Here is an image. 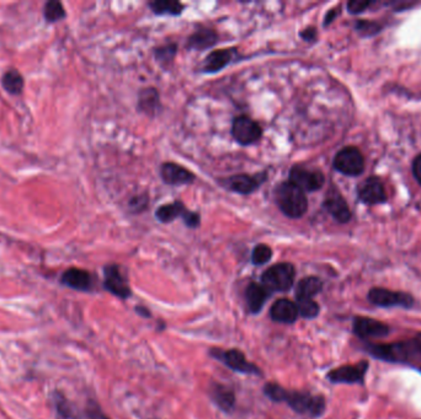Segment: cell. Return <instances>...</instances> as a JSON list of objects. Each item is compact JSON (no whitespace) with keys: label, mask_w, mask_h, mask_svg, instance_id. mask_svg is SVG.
<instances>
[{"label":"cell","mask_w":421,"mask_h":419,"mask_svg":"<svg viewBox=\"0 0 421 419\" xmlns=\"http://www.w3.org/2000/svg\"><path fill=\"white\" fill-rule=\"evenodd\" d=\"M264 393L271 401L284 402L301 415L319 417L325 410L324 397L314 396L309 392L289 391L277 383H266Z\"/></svg>","instance_id":"obj_1"},{"label":"cell","mask_w":421,"mask_h":419,"mask_svg":"<svg viewBox=\"0 0 421 419\" xmlns=\"http://www.w3.org/2000/svg\"><path fill=\"white\" fill-rule=\"evenodd\" d=\"M276 203L284 215L289 218H301L308 210L306 193L291 181L276 187Z\"/></svg>","instance_id":"obj_2"},{"label":"cell","mask_w":421,"mask_h":419,"mask_svg":"<svg viewBox=\"0 0 421 419\" xmlns=\"http://www.w3.org/2000/svg\"><path fill=\"white\" fill-rule=\"evenodd\" d=\"M367 351L375 358L388 360L394 363H405L419 356L412 341L388 343V344H370L366 347Z\"/></svg>","instance_id":"obj_3"},{"label":"cell","mask_w":421,"mask_h":419,"mask_svg":"<svg viewBox=\"0 0 421 419\" xmlns=\"http://www.w3.org/2000/svg\"><path fill=\"white\" fill-rule=\"evenodd\" d=\"M296 271L291 263L274 264L266 269L261 282L269 292H287L292 288Z\"/></svg>","instance_id":"obj_4"},{"label":"cell","mask_w":421,"mask_h":419,"mask_svg":"<svg viewBox=\"0 0 421 419\" xmlns=\"http://www.w3.org/2000/svg\"><path fill=\"white\" fill-rule=\"evenodd\" d=\"M334 168L346 176H358L365 170V159L358 149L346 146L335 156Z\"/></svg>","instance_id":"obj_5"},{"label":"cell","mask_w":421,"mask_h":419,"mask_svg":"<svg viewBox=\"0 0 421 419\" xmlns=\"http://www.w3.org/2000/svg\"><path fill=\"white\" fill-rule=\"evenodd\" d=\"M210 354L215 357V359L222 361L229 369L237 371L240 374H252V375H260L261 370L259 366L247 361L244 356L243 352L238 349H229V351H222V349H213Z\"/></svg>","instance_id":"obj_6"},{"label":"cell","mask_w":421,"mask_h":419,"mask_svg":"<svg viewBox=\"0 0 421 419\" xmlns=\"http://www.w3.org/2000/svg\"><path fill=\"white\" fill-rule=\"evenodd\" d=\"M368 300L380 308H404L410 309L414 305V298L407 293L393 292L385 288H373L368 293Z\"/></svg>","instance_id":"obj_7"},{"label":"cell","mask_w":421,"mask_h":419,"mask_svg":"<svg viewBox=\"0 0 421 419\" xmlns=\"http://www.w3.org/2000/svg\"><path fill=\"white\" fill-rule=\"evenodd\" d=\"M260 126L249 119L247 116H240L234 119L232 134L234 139L240 143L242 146H250L261 138Z\"/></svg>","instance_id":"obj_8"},{"label":"cell","mask_w":421,"mask_h":419,"mask_svg":"<svg viewBox=\"0 0 421 419\" xmlns=\"http://www.w3.org/2000/svg\"><path fill=\"white\" fill-rule=\"evenodd\" d=\"M368 369L367 361H360L358 364L343 365L331 370L326 378L334 383H361Z\"/></svg>","instance_id":"obj_9"},{"label":"cell","mask_w":421,"mask_h":419,"mask_svg":"<svg viewBox=\"0 0 421 419\" xmlns=\"http://www.w3.org/2000/svg\"><path fill=\"white\" fill-rule=\"evenodd\" d=\"M104 285L109 292L119 299H127L131 296V288L129 283L126 282L124 276L119 271V266L109 264L104 268Z\"/></svg>","instance_id":"obj_10"},{"label":"cell","mask_w":421,"mask_h":419,"mask_svg":"<svg viewBox=\"0 0 421 419\" xmlns=\"http://www.w3.org/2000/svg\"><path fill=\"white\" fill-rule=\"evenodd\" d=\"M289 181L304 192L321 190L324 185V176L319 171H309L299 166H294L289 173Z\"/></svg>","instance_id":"obj_11"},{"label":"cell","mask_w":421,"mask_h":419,"mask_svg":"<svg viewBox=\"0 0 421 419\" xmlns=\"http://www.w3.org/2000/svg\"><path fill=\"white\" fill-rule=\"evenodd\" d=\"M389 331L388 326L378 320L370 317H356L353 320V332L361 339L383 338L388 334Z\"/></svg>","instance_id":"obj_12"},{"label":"cell","mask_w":421,"mask_h":419,"mask_svg":"<svg viewBox=\"0 0 421 419\" xmlns=\"http://www.w3.org/2000/svg\"><path fill=\"white\" fill-rule=\"evenodd\" d=\"M357 192H358V198L366 205H380L387 201L385 188L380 178H367L360 185Z\"/></svg>","instance_id":"obj_13"},{"label":"cell","mask_w":421,"mask_h":419,"mask_svg":"<svg viewBox=\"0 0 421 419\" xmlns=\"http://www.w3.org/2000/svg\"><path fill=\"white\" fill-rule=\"evenodd\" d=\"M60 283L74 290L89 292L92 288V277L85 269L73 267L63 272L60 277Z\"/></svg>","instance_id":"obj_14"},{"label":"cell","mask_w":421,"mask_h":419,"mask_svg":"<svg viewBox=\"0 0 421 419\" xmlns=\"http://www.w3.org/2000/svg\"><path fill=\"white\" fill-rule=\"evenodd\" d=\"M265 180L264 176H249V175H237L232 178H225L222 181L223 186L230 191L237 192L240 195H249L260 187L261 183Z\"/></svg>","instance_id":"obj_15"},{"label":"cell","mask_w":421,"mask_h":419,"mask_svg":"<svg viewBox=\"0 0 421 419\" xmlns=\"http://www.w3.org/2000/svg\"><path fill=\"white\" fill-rule=\"evenodd\" d=\"M324 207L339 223H348L351 219V212L348 210V203L335 188L328 193L325 198Z\"/></svg>","instance_id":"obj_16"},{"label":"cell","mask_w":421,"mask_h":419,"mask_svg":"<svg viewBox=\"0 0 421 419\" xmlns=\"http://www.w3.org/2000/svg\"><path fill=\"white\" fill-rule=\"evenodd\" d=\"M298 315L297 304L289 299H279L271 306V319L279 324H293L296 322Z\"/></svg>","instance_id":"obj_17"},{"label":"cell","mask_w":421,"mask_h":419,"mask_svg":"<svg viewBox=\"0 0 421 419\" xmlns=\"http://www.w3.org/2000/svg\"><path fill=\"white\" fill-rule=\"evenodd\" d=\"M161 178L164 183L173 186L178 185H188L193 183V175L188 170L185 169L180 165L173 164V163H166L163 165L161 169Z\"/></svg>","instance_id":"obj_18"},{"label":"cell","mask_w":421,"mask_h":419,"mask_svg":"<svg viewBox=\"0 0 421 419\" xmlns=\"http://www.w3.org/2000/svg\"><path fill=\"white\" fill-rule=\"evenodd\" d=\"M210 400L220 410L230 413L235 407V393L223 383H213L210 388Z\"/></svg>","instance_id":"obj_19"},{"label":"cell","mask_w":421,"mask_h":419,"mask_svg":"<svg viewBox=\"0 0 421 419\" xmlns=\"http://www.w3.org/2000/svg\"><path fill=\"white\" fill-rule=\"evenodd\" d=\"M269 295H270V292L262 284L250 283L245 290V301H247L249 311L252 314L260 312L262 306L265 305Z\"/></svg>","instance_id":"obj_20"},{"label":"cell","mask_w":421,"mask_h":419,"mask_svg":"<svg viewBox=\"0 0 421 419\" xmlns=\"http://www.w3.org/2000/svg\"><path fill=\"white\" fill-rule=\"evenodd\" d=\"M0 84H1V87L4 89V92H8L9 95L18 96L23 94L25 79L18 69L10 68L1 75Z\"/></svg>","instance_id":"obj_21"},{"label":"cell","mask_w":421,"mask_h":419,"mask_svg":"<svg viewBox=\"0 0 421 419\" xmlns=\"http://www.w3.org/2000/svg\"><path fill=\"white\" fill-rule=\"evenodd\" d=\"M232 60H233V50H215L205 60L203 70L207 73H215V72L225 68V65H228Z\"/></svg>","instance_id":"obj_22"},{"label":"cell","mask_w":421,"mask_h":419,"mask_svg":"<svg viewBox=\"0 0 421 419\" xmlns=\"http://www.w3.org/2000/svg\"><path fill=\"white\" fill-rule=\"evenodd\" d=\"M323 289V282L318 277H306L298 283L296 296L297 300H308L313 299L316 294H319Z\"/></svg>","instance_id":"obj_23"},{"label":"cell","mask_w":421,"mask_h":419,"mask_svg":"<svg viewBox=\"0 0 421 419\" xmlns=\"http://www.w3.org/2000/svg\"><path fill=\"white\" fill-rule=\"evenodd\" d=\"M217 41H218V36L215 31L203 28L193 33V36L188 38V48L197 50H207L210 47L215 46Z\"/></svg>","instance_id":"obj_24"},{"label":"cell","mask_w":421,"mask_h":419,"mask_svg":"<svg viewBox=\"0 0 421 419\" xmlns=\"http://www.w3.org/2000/svg\"><path fill=\"white\" fill-rule=\"evenodd\" d=\"M43 18L46 23H55L62 21L67 18V11H65L63 4L58 0H48L43 5L42 10Z\"/></svg>","instance_id":"obj_25"},{"label":"cell","mask_w":421,"mask_h":419,"mask_svg":"<svg viewBox=\"0 0 421 419\" xmlns=\"http://www.w3.org/2000/svg\"><path fill=\"white\" fill-rule=\"evenodd\" d=\"M186 210H183V203L180 202H174L170 205H161L156 210V215L158 220H161L163 223H169L171 220L183 217V213Z\"/></svg>","instance_id":"obj_26"},{"label":"cell","mask_w":421,"mask_h":419,"mask_svg":"<svg viewBox=\"0 0 421 419\" xmlns=\"http://www.w3.org/2000/svg\"><path fill=\"white\" fill-rule=\"evenodd\" d=\"M151 8L158 15H180L183 13V5L178 1L159 0L151 3Z\"/></svg>","instance_id":"obj_27"},{"label":"cell","mask_w":421,"mask_h":419,"mask_svg":"<svg viewBox=\"0 0 421 419\" xmlns=\"http://www.w3.org/2000/svg\"><path fill=\"white\" fill-rule=\"evenodd\" d=\"M139 107L143 112L153 114L159 107V96L154 89H146L139 96Z\"/></svg>","instance_id":"obj_28"},{"label":"cell","mask_w":421,"mask_h":419,"mask_svg":"<svg viewBox=\"0 0 421 419\" xmlns=\"http://www.w3.org/2000/svg\"><path fill=\"white\" fill-rule=\"evenodd\" d=\"M298 314L304 319H314L319 314V305L313 299L297 300Z\"/></svg>","instance_id":"obj_29"},{"label":"cell","mask_w":421,"mask_h":419,"mask_svg":"<svg viewBox=\"0 0 421 419\" xmlns=\"http://www.w3.org/2000/svg\"><path fill=\"white\" fill-rule=\"evenodd\" d=\"M272 250L267 245H257L252 254V262L257 266L265 264L271 260Z\"/></svg>","instance_id":"obj_30"},{"label":"cell","mask_w":421,"mask_h":419,"mask_svg":"<svg viewBox=\"0 0 421 419\" xmlns=\"http://www.w3.org/2000/svg\"><path fill=\"white\" fill-rule=\"evenodd\" d=\"M175 53H176V46L175 45L163 46L156 50V58L161 60V62H170L174 58Z\"/></svg>","instance_id":"obj_31"},{"label":"cell","mask_w":421,"mask_h":419,"mask_svg":"<svg viewBox=\"0 0 421 419\" xmlns=\"http://www.w3.org/2000/svg\"><path fill=\"white\" fill-rule=\"evenodd\" d=\"M371 1H358V0H353V1H350V3H348V9L351 14H360L362 11H365L368 6H371Z\"/></svg>","instance_id":"obj_32"},{"label":"cell","mask_w":421,"mask_h":419,"mask_svg":"<svg viewBox=\"0 0 421 419\" xmlns=\"http://www.w3.org/2000/svg\"><path fill=\"white\" fill-rule=\"evenodd\" d=\"M183 222L190 227V228H196L200 224V217L193 212H185L183 215Z\"/></svg>","instance_id":"obj_33"},{"label":"cell","mask_w":421,"mask_h":419,"mask_svg":"<svg viewBox=\"0 0 421 419\" xmlns=\"http://www.w3.org/2000/svg\"><path fill=\"white\" fill-rule=\"evenodd\" d=\"M85 419H110L107 415H104L101 412L100 408L97 406H92L89 407L87 412V418Z\"/></svg>","instance_id":"obj_34"},{"label":"cell","mask_w":421,"mask_h":419,"mask_svg":"<svg viewBox=\"0 0 421 419\" xmlns=\"http://www.w3.org/2000/svg\"><path fill=\"white\" fill-rule=\"evenodd\" d=\"M377 30V31H380V28L373 23H366V21H361V23H357V30L358 31L362 32V33H365L366 35L367 31H370V35L372 33H375V32L372 31V30Z\"/></svg>","instance_id":"obj_35"},{"label":"cell","mask_w":421,"mask_h":419,"mask_svg":"<svg viewBox=\"0 0 421 419\" xmlns=\"http://www.w3.org/2000/svg\"><path fill=\"white\" fill-rule=\"evenodd\" d=\"M412 173H414V176L417 178V183L421 185V154L417 156L414 160V163H412Z\"/></svg>","instance_id":"obj_36"},{"label":"cell","mask_w":421,"mask_h":419,"mask_svg":"<svg viewBox=\"0 0 421 419\" xmlns=\"http://www.w3.org/2000/svg\"><path fill=\"white\" fill-rule=\"evenodd\" d=\"M143 201H146V198L141 196L134 197L132 201H131V208H132V210L138 208V212H141V210L146 208V203H143Z\"/></svg>","instance_id":"obj_37"},{"label":"cell","mask_w":421,"mask_h":419,"mask_svg":"<svg viewBox=\"0 0 421 419\" xmlns=\"http://www.w3.org/2000/svg\"><path fill=\"white\" fill-rule=\"evenodd\" d=\"M301 36L306 40V41H311V40H314L316 36V28H307L306 31L302 32L301 33Z\"/></svg>","instance_id":"obj_38"},{"label":"cell","mask_w":421,"mask_h":419,"mask_svg":"<svg viewBox=\"0 0 421 419\" xmlns=\"http://www.w3.org/2000/svg\"><path fill=\"white\" fill-rule=\"evenodd\" d=\"M412 344L415 347V349H417V353H419V356H421V333H417V336L414 339H412Z\"/></svg>","instance_id":"obj_39"},{"label":"cell","mask_w":421,"mask_h":419,"mask_svg":"<svg viewBox=\"0 0 421 419\" xmlns=\"http://www.w3.org/2000/svg\"><path fill=\"white\" fill-rule=\"evenodd\" d=\"M338 14V11L336 10H331L329 14L326 15V18H325V25H328V23H331L333 20H334L335 16Z\"/></svg>","instance_id":"obj_40"},{"label":"cell","mask_w":421,"mask_h":419,"mask_svg":"<svg viewBox=\"0 0 421 419\" xmlns=\"http://www.w3.org/2000/svg\"><path fill=\"white\" fill-rule=\"evenodd\" d=\"M136 309H137V312H139V314L143 315V316H146V317H149V316H151V314H149V311H146V309H144V308H139V306H137Z\"/></svg>","instance_id":"obj_41"}]
</instances>
